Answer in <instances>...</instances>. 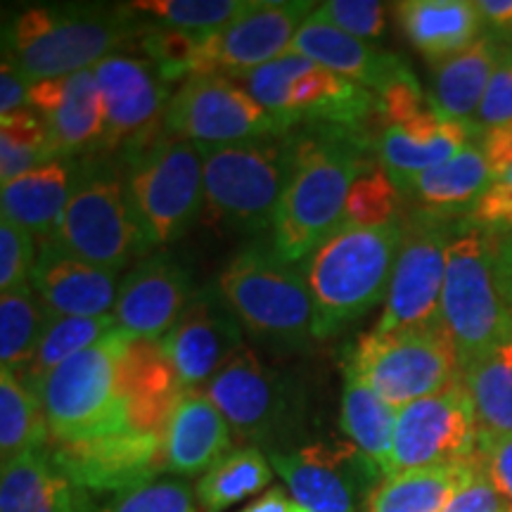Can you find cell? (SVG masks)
I'll list each match as a JSON object with an SVG mask.
<instances>
[{
  "mask_svg": "<svg viewBox=\"0 0 512 512\" xmlns=\"http://www.w3.org/2000/svg\"><path fill=\"white\" fill-rule=\"evenodd\" d=\"M292 140L294 166L275 211L273 249L290 264H304L342 226L351 185L373 166L363 133L304 126Z\"/></svg>",
  "mask_w": 512,
  "mask_h": 512,
  "instance_id": "obj_1",
  "label": "cell"
},
{
  "mask_svg": "<svg viewBox=\"0 0 512 512\" xmlns=\"http://www.w3.org/2000/svg\"><path fill=\"white\" fill-rule=\"evenodd\" d=\"M140 17L131 3L31 5L5 31L3 60L31 83L86 72L138 41Z\"/></svg>",
  "mask_w": 512,
  "mask_h": 512,
  "instance_id": "obj_2",
  "label": "cell"
},
{
  "mask_svg": "<svg viewBox=\"0 0 512 512\" xmlns=\"http://www.w3.org/2000/svg\"><path fill=\"white\" fill-rule=\"evenodd\" d=\"M403 238L401 221L382 228L339 226L302 264L316 306V342L342 332L389 292Z\"/></svg>",
  "mask_w": 512,
  "mask_h": 512,
  "instance_id": "obj_3",
  "label": "cell"
},
{
  "mask_svg": "<svg viewBox=\"0 0 512 512\" xmlns=\"http://www.w3.org/2000/svg\"><path fill=\"white\" fill-rule=\"evenodd\" d=\"M216 287L245 332L268 347L297 351L316 342V306L304 268L273 245L254 242L235 254Z\"/></svg>",
  "mask_w": 512,
  "mask_h": 512,
  "instance_id": "obj_4",
  "label": "cell"
},
{
  "mask_svg": "<svg viewBox=\"0 0 512 512\" xmlns=\"http://www.w3.org/2000/svg\"><path fill=\"white\" fill-rule=\"evenodd\" d=\"M46 240L76 259L117 273L155 249L133 207L124 164L100 152L81 159L72 200Z\"/></svg>",
  "mask_w": 512,
  "mask_h": 512,
  "instance_id": "obj_5",
  "label": "cell"
},
{
  "mask_svg": "<svg viewBox=\"0 0 512 512\" xmlns=\"http://www.w3.org/2000/svg\"><path fill=\"white\" fill-rule=\"evenodd\" d=\"M226 76L290 131L320 126L366 136L370 119H380L373 91L299 53H287L252 72Z\"/></svg>",
  "mask_w": 512,
  "mask_h": 512,
  "instance_id": "obj_6",
  "label": "cell"
},
{
  "mask_svg": "<svg viewBox=\"0 0 512 512\" xmlns=\"http://www.w3.org/2000/svg\"><path fill=\"white\" fill-rule=\"evenodd\" d=\"M133 339L117 325L43 380L38 399L46 411L53 444H74L131 430L119 368Z\"/></svg>",
  "mask_w": 512,
  "mask_h": 512,
  "instance_id": "obj_7",
  "label": "cell"
},
{
  "mask_svg": "<svg viewBox=\"0 0 512 512\" xmlns=\"http://www.w3.org/2000/svg\"><path fill=\"white\" fill-rule=\"evenodd\" d=\"M441 323L458 354L460 373L512 337V313L496 278L494 235L460 219L448 247Z\"/></svg>",
  "mask_w": 512,
  "mask_h": 512,
  "instance_id": "obj_8",
  "label": "cell"
},
{
  "mask_svg": "<svg viewBox=\"0 0 512 512\" xmlns=\"http://www.w3.org/2000/svg\"><path fill=\"white\" fill-rule=\"evenodd\" d=\"M204 162V207L223 226L261 233L273 228L294 166L290 136L238 145H197Z\"/></svg>",
  "mask_w": 512,
  "mask_h": 512,
  "instance_id": "obj_9",
  "label": "cell"
},
{
  "mask_svg": "<svg viewBox=\"0 0 512 512\" xmlns=\"http://www.w3.org/2000/svg\"><path fill=\"white\" fill-rule=\"evenodd\" d=\"M202 392L223 413L235 437L249 446L268 453L292 451L302 434V392L252 349L238 351Z\"/></svg>",
  "mask_w": 512,
  "mask_h": 512,
  "instance_id": "obj_10",
  "label": "cell"
},
{
  "mask_svg": "<svg viewBox=\"0 0 512 512\" xmlns=\"http://www.w3.org/2000/svg\"><path fill=\"white\" fill-rule=\"evenodd\" d=\"M124 164L133 207L152 247L188 233L204 207V162L200 147L169 131Z\"/></svg>",
  "mask_w": 512,
  "mask_h": 512,
  "instance_id": "obj_11",
  "label": "cell"
},
{
  "mask_svg": "<svg viewBox=\"0 0 512 512\" xmlns=\"http://www.w3.org/2000/svg\"><path fill=\"white\" fill-rule=\"evenodd\" d=\"M458 216L415 211L401 221L403 238L396 256L387 304L373 335L394 337L408 332L437 330L441 323V292H444L448 247L456 233Z\"/></svg>",
  "mask_w": 512,
  "mask_h": 512,
  "instance_id": "obj_12",
  "label": "cell"
},
{
  "mask_svg": "<svg viewBox=\"0 0 512 512\" xmlns=\"http://www.w3.org/2000/svg\"><path fill=\"white\" fill-rule=\"evenodd\" d=\"M344 368L354 370L396 411L460 380L458 354L444 328L394 337L370 332L349 349Z\"/></svg>",
  "mask_w": 512,
  "mask_h": 512,
  "instance_id": "obj_13",
  "label": "cell"
},
{
  "mask_svg": "<svg viewBox=\"0 0 512 512\" xmlns=\"http://www.w3.org/2000/svg\"><path fill=\"white\" fill-rule=\"evenodd\" d=\"M166 131L192 145H238L292 133L226 74L185 79L166 110Z\"/></svg>",
  "mask_w": 512,
  "mask_h": 512,
  "instance_id": "obj_14",
  "label": "cell"
},
{
  "mask_svg": "<svg viewBox=\"0 0 512 512\" xmlns=\"http://www.w3.org/2000/svg\"><path fill=\"white\" fill-rule=\"evenodd\" d=\"M105 100L100 155L128 159L166 133V110L176 91L150 60L112 55L93 67Z\"/></svg>",
  "mask_w": 512,
  "mask_h": 512,
  "instance_id": "obj_15",
  "label": "cell"
},
{
  "mask_svg": "<svg viewBox=\"0 0 512 512\" xmlns=\"http://www.w3.org/2000/svg\"><path fill=\"white\" fill-rule=\"evenodd\" d=\"M479 430L475 408L463 380L403 406L396 415L387 477L408 470L463 463L477 456Z\"/></svg>",
  "mask_w": 512,
  "mask_h": 512,
  "instance_id": "obj_16",
  "label": "cell"
},
{
  "mask_svg": "<svg viewBox=\"0 0 512 512\" xmlns=\"http://www.w3.org/2000/svg\"><path fill=\"white\" fill-rule=\"evenodd\" d=\"M294 501L311 512H358L382 484V470L354 444H309L268 453Z\"/></svg>",
  "mask_w": 512,
  "mask_h": 512,
  "instance_id": "obj_17",
  "label": "cell"
},
{
  "mask_svg": "<svg viewBox=\"0 0 512 512\" xmlns=\"http://www.w3.org/2000/svg\"><path fill=\"white\" fill-rule=\"evenodd\" d=\"M55 465L93 503L150 484L164 472L162 434L126 430L100 439L50 444Z\"/></svg>",
  "mask_w": 512,
  "mask_h": 512,
  "instance_id": "obj_18",
  "label": "cell"
},
{
  "mask_svg": "<svg viewBox=\"0 0 512 512\" xmlns=\"http://www.w3.org/2000/svg\"><path fill=\"white\" fill-rule=\"evenodd\" d=\"M313 12L316 5L309 0H256L226 29L204 36L197 74H242L278 60L290 53L294 36Z\"/></svg>",
  "mask_w": 512,
  "mask_h": 512,
  "instance_id": "obj_19",
  "label": "cell"
},
{
  "mask_svg": "<svg viewBox=\"0 0 512 512\" xmlns=\"http://www.w3.org/2000/svg\"><path fill=\"white\" fill-rule=\"evenodd\" d=\"M242 332L245 328L219 287H204L159 342L185 392H202L204 384L242 351Z\"/></svg>",
  "mask_w": 512,
  "mask_h": 512,
  "instance_id": "obj_20",
  "label": "cell"
},
{
  "mask_svg": "<svg viewBox=\"0 0 512 512\" xmlns=\"http://www.w3.org/2000/svg\"><path fill=\"white\" fill-rule=\"evenodd\" d=\"M190 268L169 252L147 254L124 275L114 318L136 339H164L195 297Z\"/></svg>",
  "mask_w": 512,
  "mask_h": 512,
  "instance_id": "obj_21",
  "label": "cell"
},
{
  "mask_svg": "<svg viewBox=\"0 0 512 512\" xmlns=\"http://www.w3.org/2000/svg\"><path fill=\"white\" fill-rule=\"evenodd\" d=\"M29 107L46 119L62 157L100 152L105 140V100L93 69L31 83Z\"/></svg>",
  "mask_w": 512,
  "mask_h": 512,
  "instance_id": "obj_22",
  "label": "cell"
},
{
  "mask_svg": "<svg viewBox=\"0 0 512 512\" xmlns=\"http://www.w3.org/2000/svg\"><path fill=\"white\" fill-rule=\"evenodd\" d=\"M119 273L76 259L50 240L38 242L31 287L55 316H110L119 297Z\"/></svg>",
  "mask_w": 512,
  "mask_h": 512,
  "instance_id": "obj_23",
  "label": "cell"
},
{
  "mask_svg": "<svg viewBox=\"0 0 512 512\" xmlns=\"http://www.w3.org/2000/svg\"><path fill=\"white\" fill-rule=\"evenodd\" d=\"M233 430L204 392H185L162 432L164 472L202 477L233 451Z\"/></svg>",
  "mask_w": 512,
  "mask_h": 512,
  "instance_id": "obj_24",
  "label": "cell"
},
{
  "mask_svg": "<svg viewBox=\"0 0 512 512\" xmlns=\"http://www.w3.org/2000/svg\"><path fill=\"white\" fill-rule=\"evenodd\" d=\"M119 382L131 430L162 434L185 394L162 342L133 339L121 358Z\"/></svg>",
  "mask_w": 512,
  "mask_h": 512,
  "instance_id": "obj_25",
  "label": "cell"
},
{
  "mask_svg": "<svg viewBox=\"0 0 512 512\" xmlns=\"http://www.w3.org/2000/svg\"><path fill=\"white\" fill-rule=\"evenodd\" d=\"M290 53L309 57V60L320 64V67L361 83V86H366L375 95L396 74L408 69V64L401 55L373 48L370 43L361 41V38L344 34L342 29H337L328 19L320 17L318 8L302 24V29L297 31Z\"/></svg>",
  "mask_w": 512,
  "mask_h": 512,
  "instance_id": "obj_26",
  "label": "cell"
},
{
  "mask_svg": "<svg viewBox=\"0 0 512 512\" xmlns=\"http://www.w3.org/2000/svg\"><path fill=\"white\" fill-rule=\"evenodd\" d=\"M81 176L76 157H57L17 181L0 185V209L5 219L46 240L72 200Z\"/></svg>",
  "mask_w": 512,
  "mask_h": 512,
  "instance_id": "obj_27",
  "label": "cell"
},
{
  "mask_svg": "<svg viewBox=\"0 0 512 512\" xmlns=\"http://www.w3.org/2000/svg\"><path fill=\"white\" fill-rule=\"evenodd\" d=\"M50 456V446L29 451L0 470V512H95Z\"/></svg>",
  "mask_w": 512,
  "mask_h": 512,
  "instance_id": "obj_28",
  "label": "cell"
},
{
  "mask_svg": "<svg viewBox=\"0 0 512 512\" xmlns=\"http://www.w3.org/2000/svg\"><path fill=\"white\" fill-rule=\"evenodd\" d=\"M396 17L413 48L437 67L484 34L477 5L467 0H406Z\"/></svg>",
  "mask_w": 512,
  "mask_h": 512,
  "instance_id": "obj_29",
  "label": "cell"
},
{
  "mask_svg": "<svg viewBox=\"0 0 512 512\" xmlns=\"http://www.w3.org/2000/svg\"><path fill=\"white\" fill-rule=\"evenodd\" d=\"M494 183L482 147L472 143L448 162L415 176L401 188L403 197H411L418 211L441 216L470 214Z\"/></svg>",
  "mask_w": 512,
  "mask_h": 512,
  "instance_id": "obj_30",
  "label": "cell"
},
{
  "mask_svg": "<svg viewBox=\"0 0 512 512\" xmlns=\"http://www.w3.org/2000/svg\"><path fill=\"white\" fill-rule=\"evenodd\" d=\"M501 55L503 46H498L489 34H482L463 53L441 62L434 74L432 105L446 119L470 124L482 105Z\"/></svg>",
  "mask_w": 512,
  "mask_h": 512,
  "instance_id": "obj_31",
  "label": "cell"
},
{
  "mask_svg": "<svg viewBox=\"0 0 512 512\" xmlns=\"http://www.w3.org/2000/svg\"><path fill=\"white\" fill-rule=\"evenodd\" d=\"M475 470L477 456L463 463L422 467L384 477L370 496L366 512H444Z\"/></svg>",
  "mask_w": 512,
  "mask_h": 512,
  "instance_id": "obj_32",
  "label": "cell"
},
{
  "mask_svg": "<svg viewBox=\"0 0 512 512\" xmlns=\"http://www.w3.org/2000/svg\"><path fill=\"white\" fill-rule=\"evenodd\" d=\"M460 380L475 408L479 444L512 439V337L470 363Z\"/></svg>",
  "mask_w": 512,
  "mask_h": 512,
  "instance_id": "obj_33",
  "label": "cell"
},
{
  "mask_svg": "<svg viewBox=\"0 0 512 512\" xmlns=\"http://www.w3.org/2000/svg\"><path fill=\"white\" fill-rule=\"evenodd\" d=\"M479 136L477 128L465 121H451L446 131L434 140H413L394 126H382L375 140L377 164L392 176L396 188H403L411 178L425 174L434 166L448 162L472 145V138Z\"/></svg>",
  "mask_w": 512,
  "mask_h": 512,
  "instance_id": "obj_34",
  "label": "cell"
},
{
  "mask_svg": "<svg viewBox=\"0 0 512 512\" xmlns=\"http://www.w3.org/2000/svg\"><path fill=\"white\" fill-rule=\"evenodd\" d=\"M396 415L399 411L377 396L354 370L344 368L342 415H339L342 432L347 434L349 444H354L363 456L380 467L384 477L392 458Z\"/></svg>",
  "mask_w": 512,
  "mask_h": 512,
  "instance_id": "obj_35",
  "label": "cell"
},
{
  "mask_svg": "<svg viewBox=\"0 0 512 512\" xmlns=\"http://www.w3.org/2000/svg\"><path fill=\"white\" fill-rule=\"evenodd\" d=\"M273 479V465L261 448H233L226 458L204 472L195 486L197 503L204 512H223L230 505L259 494Z\"/></svg>",
  "mask_w": 512,
  "mask_h": 512,
  "instance_id": "obj_36",
  "label": "cell"
},
{
  "mask_svg": "<svg viewBox=\"0 0 512 512\" xmlns=\"http://www.w3.org/2000/svg\"><path fill=\"white\" fill-rule=\"evenodd\" d=\"M53 316L55 313L38 299L31 283L0 294V363H3V370L22 375L29 368Z\"/></svg>",
  "mask_w": 512,
  "mask_h": 512,
  "instance_id": "obj_37",
  "label": "cell"
},
{
  "mask_svg": "<svg viewBox=\"0 0 512 512\" xmlns=\"http://www.w3.org/2000/svg\"><path fill=\"white\" fill-rule=\"evenodd\" d=\"M53 444L43 403L10 370H0V456L10 463Z\"/></svg>",
  "mask_w": 512,
  "mask_h": 512,
  "instance_id": "obj_38",
  "label": "cell"
},
{
  "mask_svg": "<svg viewBox=\"0 0 512 512\" xmlns=\"http://www.w3.org/2000/svg\"><path fill=\"white\" fill-rule=\"evenodd\" d=\"M117 318L114 313L100 318H74V316H53L48 323L46 332H43L41 344H38L34 361L29 363V368L22 375H17L24 382V387H29L31 392L38 394L43 380L62 366L64 361L81 354L83 349L93 347L95 342H100L107 332L117 328Z\"/></svg>",
  "mask_w": 512,
  "mask_h": 512,
  "instance_id": "obj_39",
  "label": "cell"
},
{
  "mask_svg": "<svg viewBox=\"0 0 512 512\" xmlns=\"http://www.w3.org/2000/svg\"><path fill=\"white\" fill-rule=\"evenodd\" d=\"M256 0H138L131 8L171 29L211 36L254 8Z\"/></svg>",
  "mask_w": 512,
  "mask_h": 512,
  "instance_id": "obj_40",
  "label": "cell"
},
{
  "mask_svg": "<svg viewBox=\"0 0 512 512\" xmlns=\"http://www.w3.org/2000/svg\"><path fill=\"white\" fill-rule=\"evenodd\" d=\"M401 190L396 188L392 176L375 164L351 185L347 204H344L342 226L382 228L401 221Z\"/></svg>",
  "mask_w": 512,
  "mask_h": 512,
  "instance_id": "obj_41",
  "label": "cell"
},
{
  "mask_svg": "<svg viewBox=\"0 0 512 512\" xmlns=\"http://www.w3.org/2000/svg\"><path fill=\"white\" fill-rule=\"evenodd\" d=\"M204 36L190 34V31L164 27L159 22H145L140 31L138 43L145 53V60H150L169 81L171 86H181L185 79L197 74V60H200Z\"/></svg>",
  "mask_w": 512,
  "mask_h": 512,
  "instance_id": "obj_42",
  "label": "cell"
},
{
  "mask_svg": "<svg viewBox=\"0 0 512 512\" xmlns=\"http://www.w3.org/2000/svg\"><path fill=\"white\" fill-rule=\"evenodd\" d=\"M95 512H197V496L181 479H155L105 501Z\"/></svg>",
  "mask_w": 512,
  "mask_h": 512,
  "instance_id": "obj_43",
  "label": "cell"
},
{
  "mask_svg": "<svg viewBox=\"0 0 512 512\" xmlns=\"http://www.w3.org/2000/svg\"><path fill=\"white\" fill-rule=\"evenodd\" d=\"M434 105L422 93L418 79L411 69H403L387 86L377 93V112L384 126L403 128L430 114Z\"/></svg>",
  "mask_w": 512,
  "mask_h": 512,
  "instance_id": "obj_44",
  "label": "cell"
},
{
  "mask_svg": "<svg viewBox=\"0 0 512 512\" xmlns=\"http://www.w3.org/2000/svg\"><path fill=\"white\" fill-rule=\"evenodd\" d=\"M38 256V240L15 221L0 219V292L29 285Z\"/></svg>",
  "mask_w": 512,
  "mask_h": 512,
  "instance_id": "obj_45",
  "label": "cell"
},
{
  "mask_svg": "<svg viewBox=\"0 0 512 512\" xmlns=\"http://www.w3.org/2000/svg\"><path fill=\"white\" fill-rule=\"evenodd\" d=\"M387 3L377 0H328L318 5V15L342 29L344 34L361 38V41H375L384 34L387 27Z\"/></svg>",
  "mask_w": 512,
  "mask_h": 512,
  "instance_id": "obj_46",
  "label": "cell"
},
{
  "mask_svg": "<svg viewBox=\"0 0 512 512\" xmlns=\"http://www.w3.org/2000/svg\"><path fill=\"white\" fill-rule=\"evenodd\" d=\"M477 128V133L486 131V128L512 124V50L503 48L501 60L494 76H491L489 88H486L482 105L470 121Z\"/></svg>",
  "mask_w": 512,
  "mask_h": 512,
  "instance_id": "obj_47",
  "label": "cell"
},
{
  "mask_svg": "<svg viewBox=\"0 0 512 512\" xmlns=\"http://www.w3.org/2000/svg\"><path fill=\"white\" fill-rule=\"evenodd\" d=\"M467 219L486 233H512V169L486 188Z\"/></svg>",
  "mask_w": 512,
  "mask_h": 512,
  "instance_id": "obj_48",
  "label": "cell"
},
{
  "mask_svg": "<svg viewBox=\"0 0 512 512\" xmlns=\"http://www.w3.org/2000/svg\"><path fill=\"white\" fill-rule=\"evenodd\" d=\"M444 512H510V510L477 458L475 475L467 479V484L458 491L456 496H453V501L448 503V508Z\"/></svg>",
  "mask_w": 512,
  "mask_h": 512,
  "instance_id": "obj_49",
  "label": "cell"
},
{
  "mask_svg": "<svg viewBox=\"0 0 512 512\" xmlns=\"http://www.w3.org/2000/svg\"><path fill=\"white\" fill-rule=\"evenodd\" d=\"M477 458L512 512V439L479 444Z\"/></svg>",
  "mask_w": 512,
  "mask_h": 512,
  "instance_id": "obj_50",
  "label": "cell"
},
{
  "mask_svg": "<svg viewBox=\"0 0 512 512\" xmlns=\"http://www.w3.org/2000/svg\"><path fill=\"white\" fill-rule=\"evenodd\" d=\"M477 143L482 147L494 181L508 174L512 169V124L486 128V131L479 133Z\"/></svg>",
  "mask_w": 512,
  "mask_h": 512,
  "instance_id": "obj_51",
  "label": "cell"
},
{
  "mask_svg": "<svg viewBox=\"0 0 512 512\" xmlns=\"http://www.w3.org/2000/svg\"><path fill=\"white\" fill-rule=\"evenodd\" d=\"M31 81L24 76L15 64H0V117L5 114L27 110L29 107Z\"/></svg>",
  "mask_w": 512,
  "mask_h": 512,
  "instance_id": "obj_52",
  "label": "cell"
},
{
  "mask_svg": "<svg viewBox=\"0 0 512 512\" xmlns=\"http://www.w3.org/2000/svg\"><path fill=\"white\" fill-rule=\"evenodd\" d=\"M475 5L484 34L494 38L498 46L512 50V0H479Z\"/></svg>",
  "mask_w": 512,
  "mask_h": 512,
  "instance_id": "obj_53",
  "label": "cell"
},
{
  "mask_svg": "<svg viewBox=\"0 0 512 512\" xmlns=\"http://www.w3.org/2000/svg\"><path fill=\"white\" fill-rule=\"evenodd\" d=\"M494 247H496L498 287H501L505 304H508V309L512 313V233L494 235Z\"/></svg>",
  "mask_w": 512,
  "mask_h": 512,
  "instance_id": "obj_54",
  "label": "cell"
},
{
  "mask_svg": "<svg viewBox=\"0 0 512 512\" xmlns=\"http://www.w3.org/2000/svg\"><path fill=\"white\" fill-rule=\"evenodd\" d=\"M240 512H311V510H306L302 503L294 501V496L275 486V489H268L264 496H259L256 501L245 505Z\"/></svg>",
  "mask_w": 512,
  "mask_h": 512,
  "instance_id": "obj_55",
  "label": "cell"
}]
</instances>
